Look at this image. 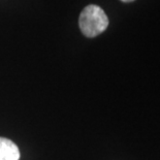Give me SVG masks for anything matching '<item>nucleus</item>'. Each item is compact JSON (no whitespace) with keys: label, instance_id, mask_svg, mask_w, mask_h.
Returning <instances> with one entry per match:
<instances>
[{"label":"nucleus","instance_id":"nucleus-1","mask_svg":"<svg viewBox=\"0 0 160 160\" xmlns=\"http://www.w3.org/2000/svg\"><path fill=\"white\" fill-rule=\"evenodd\" d=\"M79 25L82 33L85 36L95 37L107 30L108 26V18L100 6L90 4L82 11Z\"/></svg>","mask_w":160,"mask_h":160},{"label":"nucleus","instance_id":"nucleus-2","mask_svg":"<svg viewBox=\"0 0 160 160\" xmlns=\"http://www.w3.org/2000/svg\"><path fill=\"white\" fill-rule=\"evenodd\" d=\"M20 151L11 139L0 137V160H19Z\"/></svg>","mask_w":160,"mask_h":160},{"label":"nucleus","instance_id":"nucleus-3","mask_svg":"<svg viewBox=\"0 0 160 160\" xmlns=\"http://www.w3.org/2000/svg\"><path fill=\"white\" fill-rule=\"evenodd\" d=\"M121 1H123V2H132V1H134V0H121Z\"/></svg>","mask_w":160,"mask_h":160}]
</instances>
